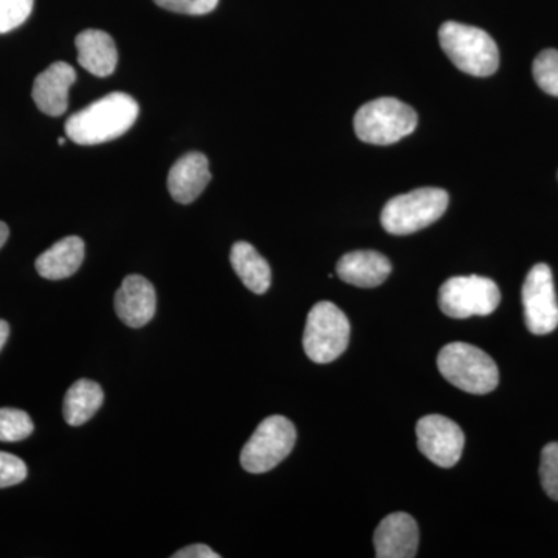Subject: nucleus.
<instances>
[{
  "label": "nucleus",
  "instance_id": "12",
  "mask_svg": "<svg viewBox=\"0 0 558 558\" xmlns=\"http://www.w3.org/2000/svg\"><path fill=\"white\" fill-rule=\"evenodd\" d=\"M156 289L148 279L140 275L123 279L116 295V312L124 325L134 329L143 328L156 315Z\"/></svg>",
  "mask_w": 558,
  "mask_h": 558
},
{
  "label": "nucleus",
  "instance_id": "13",
  "mask_svg": "<svg viewBox=\"0 0 558 558\" xmlns=\"http://www.w3.org/2000/svg\"><path fill=\"white\" fill-rule=\"evenodd\" d=\"M76 72L68 62H53L36 76L32 97L40 112L60 117L68 110L70 86L75 83Z\"/></svg>",
  "mask_w": 558,
  "mask_h": 558
},
{
  "label": "nucleus",
  "instance_id": "15",
  "mask_svg": "<svg viewBox=\"0 0 558 558\" xmlns=\"http://www.w3.org/2000/svg\"><path fill=\"white\" fill-rule=\"evenodd\" d=\"M391 270L392 266L387 256L373 250L347 253L337 263V275L341 281L362 289L384 284Z\"/></svg>",
  "mask_w": 558,
  "mask_h": 558
},
{
  "label": "nucleus",
  "instance_id": "17",
  "mask_svg": "<svg viewBox=\"0 0 558 558\" xmlns=\"http://www.w3.org/2000/svg\"><path fill=\"white\" fill-rule=\"evenodd\" d=\"M86 247L78 236H68L51 245L36 259V270L40 277L58 281L72 277L83 264Z\"/></svg>",
  "mask_w": 558,
  "mask_h": 558
},
{
  "label": "nucleus",
  "instance_id": "18",
  "mask_svg": "<svg viewBox=\"0 0 558 558\" xmlns=\"http://www.w3.org/2000/svg\"><path fill=\"white\" fill-rule=\"evenodd\" d=\"M231 266L241 278L242 284L256 293L263 295L270 289L271 270L269 263L259 255L258 250L248 242L240 241L231 247Z\"/></svg>",
  "mask_w": 558,
  "mask_h": 558
},
{
  "label": "nucleus",
  "instance_id": "23",
  "mask_svg": "<svg viewBox=\"0 0 558 558\" xmlns=\"http://www.w3.org/2000/svg\"><path fill=\"white\" fill-rule=\"evenodd\" d=\"M35 0H0V35L14 31L28 20Z\"/></svg>",
  "mask_w": 558,
  "mask_h": 558
},
{
  "label": "nucleus",
  "instance_id": "9",
  "mask_svg": "<svg viewBox=\"0 0 558 558\" xmlns=\"http://www.w3.org/2000/svg\"><path fill=\"white\" fill-rule=\"evenodd\" d=\"M524 323L535 336H546L558 326V301L553 271L548 264H535L524 279Z\"/></svg>",
  "mask_w": 558,
  "mask_h": 558
},
{
  "label": "nucleus",
  "instance_id": "10",
  "mask_svg": "<svg viewBox=\"0 0 558 558\" xmlns=\"http://www.w3.org/2000/svg\"><path fill=\"white\" fill-rule=\"evenodd\" d=\"M417 446L425 458L442 469L457 465L464 450L465 436L457 422L440 414H428L416 425Z\"/></svg>",
  "mask_w": 558,
  "mask_h": 558
},
{
  "label": "nucleus",
  "instance_id": "3",
  "mask_svg": "<svg viewBox=\"0 0 558 558\" xmlns=\"http://www.w3.org/2000/svg\"><path fill=\"white\" fill-rule=\"evenodd\" d=\"M438 368L444 379L470 395H488L499 384L494 359L473 344L454 341L440 349Z\"/></svg>",
  "mask_w": 558,
  "mask_h": 558
},
{
  "label": "nucleus",
  "instance_id": "6",
  "mask_svg": "<svg viewBox=\"0 0 558 558\" xmlns=\"http://www.w3.org/2000/svg\"><path fill=\"white\" fill-rule=\"evenodd\" d=\"M351 325L344 312L330 301H319L307 315L303 347L318 365L333 362L348 349Z\"/></svg>",
  "mask_w": 558,
  "mask_h": 558
},
{
  "label": "nucleus",
  "instance_id": "16",
  "mask_svg": "<svg viewBox=\"0 0 558 558\" xmlns=\"http://www.w3.org/2000/svg\"><path fill=\"white\" fill-rule=\"evenodd\" d=\"M75 46L81 68L100 78L112 75L119 61L112 36L101 31H86L76 36Z\"/></svg>",
  "mask_w": 558,
  "mask_h": 558
},
{
  "label": "nucleus",
  "instance_id": "28",
  "mask_svg": "<svg viewBox=\"0 0 558 558\" xmlns=\"http://www.w3.org/2000/svg\"><path fill=\"white\" fill-rule=\"evenodd\" d=\"M9 236H10L9 226H7L5 222H2V220H0V248H2L3 245H5V242H7V240H9Z\"/></svg>",
  "mask_w": 558,
  "mask_h": 558
},
{
  "label": "nucleus",
  "instance_id": "11",
  "mask_svg": "<svg viewBox=\"0 0 558 558\" xmlns=\"http://www.w3.org/2000/svg\"><path fill=\"white\" fill-rule=\"evenodd\" d=\"M374 548L379 558H413L418 548L416 520L405 512L385 517L374 532Z\"/></svg>",
  "mask_w": 558,
  "mask_h": 558
},
{
  "label": "nucleus",
  "instance_id": "29",
  "mask_svg": "<svg viewBox=\"0 0 558 558\" xmlns=\"http://www.w3.org/2000/svg\"><path fill=\"white\" fill-rule=\"evenodd\" d=\"M58 145L64 146L65 145V140L64 138H58Z\"/></svg>",
  "mask_w": 558,
  "mask_h": 558
},
{
  "label": "nucleus",
  "instance_id": "8",
  "mask_svg": "<svg viewBox=\"0 0 558 558\" xmlns=\"http://www.w3.org/2000/svg\"><path fill=\"white\" fill-rule=\"evenodd\" d=\"M439 307L447 317H487L498 310L501 292L497 282L480 275L447 279L439 289Z\"/></svg>",
  "mask_w": 558,
  "mask_h": 558
},
{
  "label": "nucleus",
  "instance_id": "4",
  "mask_svg": "<svg viewBox=\"0 0 558 558\" xmlns=\"http://www.w3.org/2000/svg\"><path fill=\"white\" fill-rule=\"evenodd\" d=\"M449 207V194L442 189H417L392 197L381 209V226L389 234L405 236L427 229L442 218Z\"/></svg>",
  "mask_w": 558,
  "mask_h": 558
},
{
  "label": "nucleus",
  "instance_id": "14",
  "mask_svg": "<svg viewBox=\"0 0 558 558\" xmlns=\"http://www.w3.org/2000/svg\"><path fill=\"white\" fill-rule=\"evenodd\" d=\"M211 180L207 157L190 153L180 157L168 174V191L172 199L189 205L197 199Z\"/></svg>",
  "mask_w": 558,
  "mask_h": 558
},
{
  "label": "nucleus",
  "instance_id": "27",
  "mask_svg": "<svg viewBox=\"0 0 558 558\" xmlns=\"http://www.w3.org/2000/svg\"><path fill=\"white\" fill-rule=\"evenodd\" d=\"M10 336V325L5 319H0V351L5 347L7 340Z\"/></svg>",
  "mask_w": 558,
  "mask_h": 558
},
{
  "label": "nucleus",
  "instance_id": "19",
  "mask_svg": "<svg viewBox=\"0 0 558 558\" xmlns=\"http://www.w3.org/2000/svg\"><path fill=\"white\" fill-rule=\"evenodd\" d=\"M102 402H105V392L97 381L87 379L75 381L69 388L64 407H62L65 422L72 427L86 424L101 409Z\"/></svg>",
  "mask_w": 558,
  "mask_h": 558
},
{
  "label": "nucleus",
  "instance_id": "20",
  "mask_svg": "<svg viewBox=\"0 0 558 558\" xmlns=\"http://www.w3.org/2000/svg\"><path fill=\"white\" fill-rule=\"evenodd\" d=\"M35 425L25 411L0 409V442H17L32 435Z\"/></svg>",
  "mask_w": 558,
  "mask_h": 558
},
{
  "label": "nucleus",
  "instance_id": "7",
  "mask_svg": "<svg viewBox=\"0 0 558 558\" xmlns=\"http://www.w3.org/2000/svg\"><path fill=\"white\" fill-rule=\"evenodd\" d=\"M295 442V425L288 417L275 414L264 418L241 451L242 469L255 475L270 472L289 457Z\"/></svg>",
  "mask_w": 558,
  "mask_h": 558
},
{
  "label": "nucleus",
  "instance_id": "21",
  "mask_svg": "<svg viewBox=\"0 0 558 558\" xmlns=\"http://www.w3.org/2000/svg\"><path fill=\"white\" fill-rule=\"evenodd\" d=\"M532 73L539 89L558 97V50H543L535 58Z\"/></svg>",
  "mask_w": 558,
  "mask_h": 558
},
{
  "label": "nucleus",
  "instance_id": "5",
  "mask_svg": "<svg viewBox=\"0 0 558 558\" xmlns=\"http://www.w3.org/2000/svg\"><path fill=\"white\" fill-rule=\"evenodd\" d=\"M416 110L396 98H377L363 105L354 119V130L362 142L387 146L413 134Z\"/></svg>",
  "mask_w": 558,
  "mask_h": 558
},
{
  "label": "nucleus",
  "instance_id": "2",
  "mask_svg": "<svg viewBox=\"0 0 558 558\" xmlns=\"http://www.w3.org/2000/svg\"><path fill=\"white\" fill-rule=\"evenodd\" d=\"M439 43L454 68L473 76H490L498 70L497 43L487 32L461 22H444Z\"/></svg>",
  "mask_w": 558,
  "mask_h": 558
},
{
  "label": "nucleus",
  "instance_id": "1",
  "mask_svg": "<svg viewBox=\"0 0 558 558\" xmlns=\"http://www.w3.org/2000/svg\"><path fill=\"white\" fill-rule=\"evenodd\" d=\"M138 102L131 95L113 92L65 121V134L76 145L92 146L119 138L137 121Z\"/></svg>",
  "mask_w": 558,
  "mask_h": 558
},
{
  "label": "nucleus",
  "instance_id": "24",
  "mask_svg": "<svg viewBox=\"0 0 558 558\" xmlns=\"http://www.w3.org/2000/svg\"><path fill=\"white\" fill-rule=\"evenodd\" d=\"M27 478V465L21 458L0 451V488L16 486Z\"/></svg>",
  "mask_w": 558,
  "mask_h": 558
},
{
  "label": "nucleus",
  "instance_id": "22",
  "mask_svg": "<svg viewBox=\"0 0 558 558\" xmlns=\"http://www.w3.org/2000/svg\"><path fill=\"white\" fill-rule=\"evenodd\" d=\"M539 481L545 494L558 501V442L548 444L542 451Z\"/></svg>",
  "mask_w": 558,
  "mask_h": 558
},
{
  "label": "nucleus",
  "instance_id": "26",
  "mask_svg": "<svg viewBox=\"0 0 558 558\" xmlns=\"http://www.w3.org/2000/svg\"><path fill=\"white\" fill-rule=\"evenodd\" d=\"M174 558H219V554H216L215 550L209 548L207 545H191L186 546V548L178 550V553L172 556Z\"/></svg>",
  "mask_w": 558,
  "mask_h": 558
},
{
  "label": "nucleus",
  "instance_id": "25",
  "mask_svg": "<svg viewBox=\"0 0 558 558\" xmlns=\"http://www.w3.org/2000/svg\"><path fill=\"white\" fill-rule=\"evenodd\" d=\"M161 9L174 11V13L201 14L211 13L218 7L219 0H154Z\"/></svg>",
  "mask_w": 558,
  "mask_h": 558
}]
</instances>
